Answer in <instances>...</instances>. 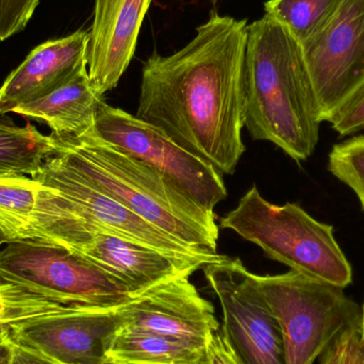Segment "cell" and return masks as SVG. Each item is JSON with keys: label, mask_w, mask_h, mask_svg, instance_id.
<instances>
[{"label": "cell", "mask_w": 364, "mask_h": 364, "mask_svg": "<svg viewBox=\"0 0 364 364\" xmlns=\"http://www.w3.org/2000/svg\"><path fill=\"white\" fill-rule=\"evenodd\" d=\"M247 21L212 12L171 55L145 62L136 117L186 151L233 175L245 145L243 64Z\"/></svg>", "instance_id": "cell-1"}, {"label": "cell", "mask_w": 364, "mask_h": 364, "mask_svg": "<svg viewBox=\"0 0 364 364\" xmlns=\"http://www.w3.org/2000/svg\"><path fill=\"white\" fill-rule=\"evenodd\" d=\"M244 121L296 162L316 151L323 123L301 43L269 15L246 27Z\"/></svg>", "instance_id": "cell-2"}, {"label": "cell", "mask_w": 364, "mask_h": 364, "mask_svg": "<svg viewBox=\"0 0 364 364\" xmlns=\"http://www.w3.org/2000/svg\"><path fill=\"white\" fill-rule=\"evenodd\" d=\"M55 153L68 168L132 213L200 252H218L220 226L205 209L161 173L98 138L50 134Z\"/></svg>", "instance_id": "cell-3"}, {"label": "cell", "mask_w": 364, "mask_h": 364, "mask_svg": "<svg viewBox=\"0 0 364 364\" xmlns=\"http://www.w3.org/2000/svg\"><path fill=\"white\" fill-rule=\"evenodd\" d=\"M218 226L258 246L291 271L342 289L352 284V265L333 227L312 218L299 203L274 205L252 186Z\"/></svg>", "instance_id": "cell-4"}, {"label": "cell", "mask_w": 364, "mask_h": 364, "mask_svg": "<svg viewBox=\"0 0 364 364\" xmlns=\"http://www.w3.org/2000/svg\"><path fill=\"white\" fill-rule=\"evenodd\" d=\"M254 278L279 324L286 364H314L361 322V308L340 287L294 271Z\"/></svg>", "instance_id": "cell-5"}, {"label": "cell", "mask_w": 364, "mask_h": 364, "mask_svg": "<svg viewBox=\"0 0 364 364\" xmlns=\"http://www.w3.org/2000/svg\"><path fill=\"white\" fill-rule=\"evenodd\" d=\"M0 280L68 306L113 307L132 299L119 280L85 257L31 240L9 242L0 250Z\"/></svg>", "instance_id": "cell-6"}, {"label": "cell", "mask_w": 364, "mask_h": 364, "mask_svg": "<svg viewBox=\"0 0 364 364\" xmlns=\"http://www.w3.org/2000/svg\"><path fill=\"white\" fill-rule=\"evenodd\" d=\"M92 130L105 142L161 173L205 209L214 211L228 196L222 174L215 168L136 115L104 102Z\"/></svg>", "instance_id": "cell-7"}, {"label": "cell", "mask_w": 364, "mask_h": 364, "mask_svg": "<svg viewBox=\"0 0 364 364\" xmlns=\"http://www.w3.org/2000/svg\"><path fill=\"white\" fill-rule=\"evenodd\" d=\"M220 301V331L244 364H286L277 318L240 259L225 257L203 267Z\"/></svg>", "instance_id": "cell-8"}, {"label": "cell", "mask_w": 364, "mask_h": 364, "mask_svg": "<svg viewBox=\"0 0 364 364\" xmlns=\"http://www.w3.org/2000/svg\"><path fill=\"white\" fill-rule=\"evenodd\" d=\"M301 45L322 121L329 122L364 85V0H343Z\"/></svg>", "instance_id": "cell-9"}, {"label": "cell", "mask_w": 364, "mask_h": 364, "mask_svg": "<svg viewBox=\"0 0 364 364\" xmlns=\"http://www.w3.org/2000/svg\"><path fill=\"white\" fill-rule=\"evenodd\" d=\"M34 181L53 188L72 203L75 211L89 222L136 243L175 258L218 262L226 256L200 252L145 222L127 208L98 191L68 168L55 154L47 157Z\"/></svg>", "instance_id": "cell-10"}, {"label": "cell", "mask_w": 364, "mask_h": 364, "mask_svg": "<svg viewBox=\"0 0 364 364\" xmlns=\"http://www.w3.org/2000/svg\"><path fill=\"white\" fill-rule=\"evenodd\" d=\"M121 327L149 331L205 346L220 325L213 305L203 299L190 275L162 282L119 307Z\"/></svg>", "instance_id": "cell-11"}, {"label": "cell", "mask_w": 364, "mask_h": 364, "mask_svg": "<svg viewBox=\"0 0 364 364\" xmlns=\"http://www.w3.org/2000/svg\"><path fill=\"white\" fill-rule=\"evenodd\" d=\"M85 220L53 188L26 176L0 178V231L8 243L31 240L70 250Z\"/></svg>", "instance_id": "cell-12"}, {"label": "cell", "mask_w": 364, "mask_h": 364, "mask_svg": "<svg viewBox=\"0 0 364 364\" xmlns=\"http://www.w3.org/2000/svg\"><path fill=\"white\" fill-rule=\"evenodd\" d=\"M119 307H76L14 329L11 339L57 363L104 364L109 340L121 325Z\"/></svg>", "instance_id": "cell-13"}, {"label": "cell", "mask_w": 364, "mask_h": 364, "mask_svg": "<svg viewBox=\"0 0 364 364\" xmlns=\"http://www.w3.org/2000/svg\"><path fill=\"white\" fill-rule=\"evenodd\" d=\"M70 250L119 280L132 297L178 276H191L209 264L205 261L168 256L87 220Z\"/></svg>", "instance_id": "cell-14"}, {"label": "cell", "mask_w": 364, "mask_h": 364, "mask_svg": "<svg viewBox=\"0 0 364 364\" xmlns=\"http://www.w3.org/2000/svg\"><path fill=\"white\" fill-rule=\"evenodd\" d=\"M151 1L95 0L87 66L92 87L100 96L117 87L129 66Z\"/></svg>", "instance_id": "cell-15"}, {"label": "cell", "mask_w": 364, "mask_h": 364, "mask_svg": "<svg viewBox=\"0 0 364 364\" xmlns=\"http://www.w3.org/2000/svg\"><path fill=\"white\" fill-rule=\"evenodd\" d=\"M89 32L47 41L33 49L0 87V114L36 102L68 82L87 65Z\"/></svg>", "instance_id": "cell-16"}, {"label": "cell", "mask_w": 364, "mask_h": 364, "mask_svg": "<svg viewBox=\"0 0 364 364\" xmlns=\"http://www.w3.org/2000/svg\"><path fill=\"white\" fill-rule=\"evenodd\" d=\"M102 102V96L92 87L85 65L53 93L21 105L13 113L45 122L51 134L57 136H78L93 127Z\"/></svg>", "instance_id": "cell-17"}, {"label": "cell", "mask_w": 364, "mask_h": 364, "mask_svg": "<svg viewBox=\"0 0 364 364\" xmlns=\"http://www.w3.org/2000/svg\"><path fill=\"white\" fill-rule=\"evenodd\" d=\"M205 346L119 326L107 346V360L122 364H200Z\"/></svg>", "instance_id": "cell-18"}, {"label": "cell", "mask_w": 364, "mask_h": 364, "mask_svg": "<svg viewBox=\"0 0 364 364\" xmlns=\"http://www.w3.org/2000/svg\"><path fill=\"white\" fill-rule=\"evenodd\" d=\"M53 153L55 143L50 134H41L30 123L17 127L0 121V178L32 177Z\"/></svg>", "instance_id": "cell-19"}, {"label": "cell", "mask_w": 364, "mask_h": 364, "mask_svg": "<svg viewBox=\"0 0 364 364\" xmlns=\"http://www.w3.org/2000/svg\"><path fill=\"white\" fill-rule=\"evenodd\" d=\"M80 306H68L46 299L14 282L0 280V336L43 318L60 316Z\"/></svg>", "instance_id": "cell-20"}, {"label": "cell", "mask_w": 364, "mask_h": 364, "mask_svg": "<svg viewBox=\"0 0 364 364\" xmlns=\"http://www.w3.org/2000/svg\"><path fill=\"white\" fill-rule=\"evenodd\" d=\"M343 0H269L265 14L279 21L304 43L320 31L335 15Z\"/></svg>", "instance_id": "cell-21"}, {"label": "cell", "mask_w": 364, "mask_h": 364, "mask_svg": "<svg viewBox=\"0 0 364 364\" xmlns=\"http://www.w3.org/2000/svg\"><path fill=\"white\" fill-rule=\"evenodd\" d=\"M328 171L352 188L364 211V136L336 144L328 157Z\"/></svg>", "instance_id": "cell-22"}, {"label": "cell", "mask_w": 364, "mask_h": 364, "mask_svg": "<svg viewBox=\"0 0 364 364\" xmlns=\"http://www.w3.org/2000/svg\"><path fill=\"white\" fill-rule=\"evenodd\" d=\"M41 0H0V43L27 27Z\"/></svg>", "instance_id": "cell-23"}, {"label": "cell", "mask_w": 364, "mask_h": 364, "mask_svg": "<svg viewBox=\"0 0 364 364\" xmlns=\"http://www.w3.org/2000/svg\"><path fill=\"white\" fill-rule=\"evenodd\" d=\"M341 136L364 132V85L328 122Z\"/></svg>", "instance_id": "cell-24"}, {"label": "cell", "mask_w": 364, "mask_h": 364, "mask_svg": "<svg viewBox=\"0 0 364 364\" xmlns=\"http://www.w3.org/2000/svg\"><path fill=\"white\" fill-rule=\"evenodd\" d=\"M200 364H244L225 337L222 331L211 336L205 344L203 360Z\"/></svg>", "instance_id": "cell-25"}, {"label": "cell", "mask_w": 364, "mask_h": 364, "mask_svg": "<svg viewBox=\"0 0 364 364\" xmlns=\"http://www.w3.org/2000/svg\"><path fill=\"white\" fill-rule=\"evenodd\" d=\"M360 323H358V324H360ZM358 324L346 329L343 333H341V335L333 341V343L331 344V346L327 348L326 352L323 354V358L320 364H346L348 348H350V338H352L353 329Z\"/></svg>", "instance_id": "cell-26"}, {"label": "cell", "mask_w": 364, "mask_h": 364, "mask_svg": "<svg viewBox=\"0 0 364 364\" xmlns=\"http://www.w3.org/2000/svg\"><path fill=\"white\" fill-rule=\"evenodd\" d=\"M346 364H364V329L361 323L353 329Z\"/></svg>", "instance_id": "cell-27"}, {"label": "cell", "mask_w": 364, "mask_h": 364, "mask_svg": "<svg viewBox=\"0 0 364 364\" xmlns=\"http://www.w3.org/2000/svg\"><path fill=\"white\" fill-rule=\"evenodd\" d=\"M14 343V342H13ZM12 364H60L33 352L23 346L14 343Z\"/></svg>", "instance_id": "cell-28"}, {"label": "cell", "mask_w": 364, "mask_h": 364, "mask_svg": "<svg viewBox=\"0 0 364 364\" xmlns=\"http://www.w3.org/2000/svg\"><path fill=\"white\" fill-rule=\"evenodd\" d=\"M14 343L10 335L0 336V364H12Z\"/></svg>", "instance_id": "cell-29"}, {"label": "cell", "mask_w": 364, "mask_h": 364, "mask_svg": "<svg viewBox=\"0 0 364 364\" xmlns=\"http://www.w3.org/2000/svg\"><path fill=\"white\" fill-rule=\"evenodd\" d=\"M8 243V241H6V237H4V235H2L1 231H0V247H1L4 244Z\"/></svg>", "instance_id": "cell-30"}, {"label": "cell", "mask_w": 364, "mask_h": 364, "mask_svg": "<svg viewBox=\"0 0 364 364\" xmlns=\"http://www.w3.org/2000/svg\"><path fill=\"white\" fill-rule=\"evenodd\" d=\"M361 325H363V328L364 329V304L363 308H361Z\"/></svg>", "instance_id": "cell-31"}, {"label": "cell", "mask_w": 364, "mask_h": 364, "mask_svg": "<svg viewBox=\"0 0 364 364\" xmlns=\"http://www.w3.org/2000/svg\"><path fill=\"white\" fill-rule=\"evenodd\" d=\"M104 364H122V363H114V361L106 360V361H105Z\"/></svg>", "instance_id": "cell-32"}]
</instances>
